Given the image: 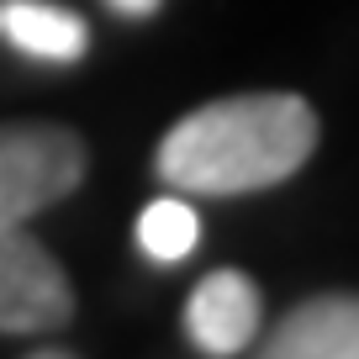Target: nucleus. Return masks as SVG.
<instances>
[{
  "label": "nucleus",
  "instance_id": "7",
  "mask_svg": "<svg viewBox=\"0 0 359 359\" xmlns=\"http://www.w3.org/2000/svg\"><path fill=\"white\" fill-rule=\"evenodd\" d=\"M196 238H201V217H196L191 206L180 201V196L148 201L143 217H137V243H143V254L158 259V264H175V259H185V254L196 248Z\"/></svg>",
  "mask_w": 359,
  "mask_h": 359
},
{
  "label": "nucleus",
  "instance_id": "3",
  "mask_svg": "<svg viewBox=\"0 0 359 359\" xmlns=\"http://www.w3.org/2000/svg\"><path fill=\"white\" fill-rule=\"evenodd\" d=\"M74 317V291L58 259L22 222H0V333L43 338Z\"/></svg>",
  "mask_w": 359,
  "mask_h": 359
},
{
  "label": "nucleus",
  "instance_id": "5",
  "mask_svg": "<svg viewBox=\"0 0 359 359\" xmlns=\"http://www.w3.org/2000/svg\"><path fill=\"white\" fill-rule=\"evenodd\" d=\"M259 306H264L259 285L243 269H212L191 291V306H185L191 344L201 354H238V348H248L259 333Z\"/></svg>",
  "mask_w": 359,
  "mask_h": 359
},
{
  "label": "nucleus",
  "instance_id": "2",
  "mask_svg": "<svg viewBox=\"0 0 359 359\" xmlns=\"http://www.w3.org/2000/svg\"><path fill=\"white\" fill-rule=\"evenodd\" d=\"M85 143L64 122H0V222L58 206L85 180Z\"/></svg>",
  "mask_w": 359,
  "mask_h": 359
},
{
  "label": "nucleus",
  "instance_id": "4",
  "mask_svg": "<svg viewBox=\"0 0 359 359\" xmlns=\"http://www.w3.org/2000/svg\"><path fill=\"white\" fill-rule=\"evenodd\" d=\"M269 359H359V291H323L269 327Z\"/></svg>",
  "mask_w": 359,
  "mask_h": 359
},
{
  "label": "nucleus",
  "instance_id": "6",
  "mask_svg": "<svg viewBox=\"0 0 359 359\" xmlns=\"http://www.w3.org/2000/svg\"><path fill=\"white\" fill-rule=\"evenodd\" d=\"M0 43L43 64H79L90 48V27L53 0H0Z\"/></svg>",
  "mask_w": 359,
  "mask_h": 359
},
{
  "label": "nucleus",
  "instance_id": "8",
  "mask_svg": "<svg viewBox=\"0 0 359 359\" xmlns=\"http://www.w3.org/2000/svg\"><path fill=\"white\" fill-rule=\"evenodd\" d=\"M111 11H122V16H154L158 0H111Z\"/></svg>",
  "mask_w": 359,
  "mask_h": 359
},
{
  "label": "nucleus",
  "instance_id": "1",
  "mask_svg": "<svg viewBox=\"0 0 359 359\" xmlns=\"http://www.w3.org/2000/svg\"><path fill=\"white\" fill-rule=\"evenodd\" d=\"M317 111L291 90L227 95L158 137L154 175L180 196H254L291 180L317 154Z\"/></svg>",
  "mask_w": 359,
  "mask_h": 359
}]
</instances>
